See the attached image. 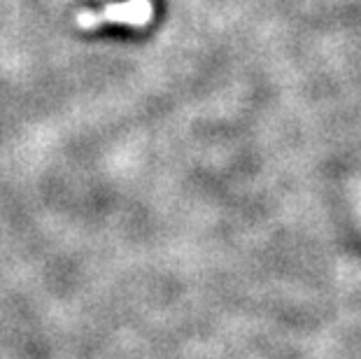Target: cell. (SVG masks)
Masks as SVG:
<instances>
[{
    "instance_id": "obj_1",
    "label": "cell",
    "mask_w": 361,
    "mask_h": 359,
    "mask_svg": "<svg viewBox=\"0 0 361 359\" xmlns=\"http://www.w3.org/2000/svg\"><path fill=\"white\" fill-rule=\"evenodd\" d=\"M152 19L149 0H126V3L107 5L101 12H80V28H96L101 24H124V26H145Z\"/></svg>"
}]
</instances>
